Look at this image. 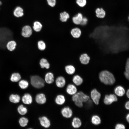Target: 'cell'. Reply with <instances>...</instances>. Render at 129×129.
Listing matches in <instances>:
<instances>
[{"label": "cell", "mask_w": 129, "mask_h": 129, "mask_svg": "<svg viewBox=\"0 0 129 129\" xmlns=\"http://www.w3.org/2000/svg\"><path fill=\"white\" fill-rule=\"evenodd\" d=\"M13 38L12 31L9 29L0 28V48L5 49L7 43Z\"/></svg>", "instance_id": "cell-1"}, {"label": "cell", "mask_w": 129, "mask_h": 129, "mask_svg": "<svg viewBox=\"0 0 129 129\" xmlns=\"http://www.w3.org/2000/svg\"><path fill=\"white\" fill-rule=\"evenodd\" d=\"M99 78L100 81L107 85H112L116 82V80L113 74L107 70L102 71L99 73Z\"/></svg>", "instance_id": "cell-2"}, {"label": "cell", "mask_w": 129, "mask_h": 129, "mask_svg": "<svg viewBox=\"0 0 129 129\" xmlns=\"http://www.w3.org/2000/svg\"><path fill=\"white\" fill-rule=\"evenodd\" d=\"M90 98L89 96L80 91L73 95L72 99L76 106L81 108L83 106V103L87 101Z\"/></svg>", "instance_id": "cell-3"}, {"label": "cell", "mask_w": 129, "mask_h": 129, "mask_svg": "<svg viewBox=\"0 0 129 129\" xmlns=\"http://www.w3.org/2000/svg\"><path fill=\"white\" fill-rule=\"evenodd\" d=\"M30 82L32 86L36 88H42L45 85L44 80L38 75L31 76L30 77Z\"/></svg>", "instance_id": "cell-4"}, {"label": "cell", "mask_w": 129, "mask_h": 129, "mask_svg": "<svg viewBox=\"0 0 129 129\" xmlns=\"http://www.w3.org/2000/svg\"><path fill=\"white\" fill-rule=\"evenodd\" d=\"M91 98L94 102L96 105L99 104L101 97V94L96 89H93L91 92Z\"/></svg>", "instance_id": "cell-5"}, {"label": "cell", "mask_w": 129, "mask_h": 129, "mask_svg": "<svg viewBox=\"0 0 129 129\" xmlns=\"http://www.w3.org/2000/svg\"><path fill=\"white\" fill-rule=\"evenodd\" d=\"M118 100L115 94H111L106 95L105 96L103 100L104 103L107 105H109L114 102Z\"/></svg>", "instance_id": "cell-6"}, {"label": "cell", "mask_w": 129, "mask_h": 129, "mask_svg": "<svg viewBox=\"0 0 129 129\" xmlns=\"http://www.w3.org/2000/svg\"><path fill=\"white\" fill-rule=\"evenodd\" d=\"M32 30L31 27L29 26L26 25L22 28V35L24 37L28 38L32 34Z\"/></svg>", "instance_id": "cell-7"}, {"label": "cell", "mask_w": 129, "mask_h": 129, "mask_svg": "<svg viewBox=\"0 0 129 129\" xmlns=\"http://www.w3.org/2000/svg\"><path fill=\"white\" fill-rule=\"evenodd\" d=\"M62 115L64 117L69 118H71L73 114V112L71 109L68 107L63 108L61 111Z\"/></svg>", "instance_id": "cell-8"}, {"label": "cell", "mask_w": 129, "mask_h": 129, "mask_svg": "<svg viewBox=\"0 0 129 129\" xmlns=\"http://www.w3.org/2000/svg\"><path fill=\"white\" fill-rule=\"evenodd\" d=\"M41 125L45 128H49L50 126V122L49 120L46 117L43 116L39 118Z\"/></svg>", "instance_id": "cell-9"}, {"label": "cell", "mask_w": 129, "mask_h": 129, "mask_svg": "<svg viewBox=\"0 0 129 129\" xmlns=\"http://www.w3.org/2000/svg\"><path fill=\"white\" fill-rule=\"evenodd\" d=\"M36 102L39 104H43L46 102V98L45 95L43 93L37 94L35 97Z\"/></svg>", "instance_id": "cell-10"}, {"label": "cell", "mask_w": 129, "mask_h": 129, "mask_svg": "<svg viewBox=\"0 0 129 129\" xmlns=\"http://www.w3.org/2000/svg\"><path fill=\"white\" fill-rule=\"evenodd\" d=\"M66 83L64 78L62 76L57 77L55 80V84L57 87L60 88L63 87Z\"/></svg>", "instance_id": "cell-11"}, {"label": "cell", "mask_w": 129, "mask_h": 129, "mask_svg": "<svg viewBox=\"0 0 129 129\" xmlns=\"http://www.w3.org/2000/svg\"><path fill=\"white\" fill-rule=\"evenodd\" d=\"M66 92L69 95H73L77 92V89L75 85L70 84L68 85L66 89Z\"/></svg>", "instance_id": "cell-12"}, {"label": "cell", "mask_w": 129, "mask_h": 129, "mask_svg": "<svg viewBox=\"0 0 129 129\" xmlns=\"http://www.w3.org/2000/svg\"><path fill=\"white\" fill-rule=\"evenodd\" d=\"M70 33L74 38H78L80 37L81 35V30L78 27H75L71 30Z\"/></svg>", "instance_id": "cell-13"}, {"label": "cell", "mask_w": 129, "mask_h": 129, "mask_svg": "<svg viewBox=\"0 0 129 129\" xmlns=\"http://www.w3.org/2000/svg\"><path fill=\"white\" fill-rule=\"evenodd\" d=\"M114 92L115 94L119 97L123 96L125 93V90L124 88L121 86L116 87L114 89Z\"/></svg>", "instance_id": "cell-14"}, {"label": "cell", "mask_w": 129, "mask_h": 129, "mask_svg": "<svg viewBox=\"0 0 129 129\" xmlns=\"http://www.w3.org/2000/svg\"><path fill=\"white\" fill-rule=\"evenodd\" d=\"M83 17L82 14L79 13L76 16H73L72 18L73 23L76 25L80 24Z\"/></svg>", "instance_id": "cell-15"}, {"label": "cell", "mask_w": 129, "mask_h": 129, "mask_svg": "<svg viewBox=\"0 0 129 129\" xmlns=\"http://www.w3.org/2000/svg\"><path fill=\"white\" fill-rule=\"evenodd\" d=\"M90 59V57L86 53L82 54L79 57L80 62L84 64H88L89 62Z\"/></svg>", "instance_id": "cell-16"}, {"label": "cell", "mask_w": 129, "mask_h": 129, "mask_svg": "<svg viewBox=\"0 0 129 129\" xmlns=\"http://www.w3.org/2000/svg\"><path fill=\"white\" fill-rule=\"evenodd\" d=\"M72 81L75 85L79 86L83 83V80L81 76L79 75H76L73 76L72 79Z\"/></svg>", "instance_id": "cell-17"}, {"label": "cell", "mask_w": 129, "mask_h": 129, "mask_svg": "<svg viewBox=\"0 0 129 129\" xmlns=\"http://www.w3.org/2000/svg\"><path fill=\"white\" fill-rule=\"evenodd\" d=\"M22 100L24 103L27 104H30L32 102V97L30 94L26 93L22 97Z\"/></svg>", "instance_id": "cell-18"}, {"label": "cell", "mask_w": 129, "mask_h": 129, "mask_svg": "<svg viewBox=\"0 0 129 129\" xmlns=\"http://www.w3.org/2000/svg\"><path fill=\"white\" fill-rule=\"evenodd\" d=\"M45 82L48 84H51L54 81V76L53 74L50 72L47 73L45 76Z\"/></svg>", "instance_id": "cell-19"}, {"label": "cell", "mask_w": 129, "mask_h": 129, "mask_svg": "<svg viewBox=\"0 0 129 129\" xmlns=\"http://www.w3.org/2000/svg\"><path fill=\"white\" fill-rule=\"evenodd\" d=\"M95 13L96 16L99 18H104L106 15V12L105 10L102 8H97L95 10Z\"/></svg>", "instance_id": "cell-20"}, {"label": "cell", "mask_w": 129, "mask_h": 129, "mask_svg": "<svg viewBox=\"0 0 129 129\" xmlns=\"http://www.w3.org/2000/svg\"><path fill=\"white\" fill-rule=\"evenodd\" d=\"M81 122L79 118L75 117L73 119L72 122V125L74 128H78L81 126Z\"/></svg>", "instance_id": "cell-21"}, {"label": "cell", "mask_w": 129, "mask_h": 129, "mask_svg": "<svg viewBox=\"0 0 129 129\" xmlns=\"http://www.w3.org/2000/svg\"><path fill=\"white\" fill-rule=\"evenodd\" d=\"M65 98L64 96L61 94L58 95L55 99V102L56 103L59 105L63 104L65 102Z\"/></svg>", "instance_id": "cell-22"}, {"label": "cell", "mask_w": 129, "mask_h": 129, "mask_svg": "<svg viewBox=\"0 0 129 129\" xmlns=\"http://www.w3.org/2000/svg\"><path fill=\"white\" fill-rule=\"evenodd\" d=\"M16 45V42L14 40H11L7 43L6 45V47L9 50L12 51L15 48Z\"/></svg>", "instance_id": "cell-23"}, {"label": "cell", "mask_w": 129, "mask_h": 129, "mask_svg": "<svg viewBox=\"0 0 129 129\" xmlns=\"http://www.w3.org/2000/svg\"><path fill=\"white\" fill-rule=\"evenodd\" d=\"M23 10L20 7H17L15 9L13 14L15 16L19 17L22 16L24 15Z\"/></svg>", "instance_id": "cell-24"}, {"label": "cell", "mask_w": 129, "mask_h": 129, "mask_svg": "<svg viewBox=\"0 0 129 129\" xmlns=\"http://www.w3.org/2000/svg\"><path fill=\"white\" fill-rule=\"evenodd\" d=\"M39 64L42 68H45L48 69L50 67L49 64L47 59L44 58H42L40 60Z\"/></svg>", "instance_id": "cell-25"}, {"label": "cell", "mask_w": 129, "mask_h": 129, "mask_svg": "<svg viewBox=\"0 0 129 129\" xmlns=\"http://www.w3.org/2000/svg\"><path fill=\"white\" fill-rule=\"evenodd\" d=\"M65 69L66 73L70 75L73 74L75 71V67L72 65L66 66L65 67Z\"/></svg>", "instance_id": "cell-26"}, {"label": "cell", "mask_w": 129, "mask_h": 129, "mask_svg": "<svg viewBox=\"0 0 129 129\" xmlns=\"http://www.w3.org/2000/svg\"><path fill=\"white\" fill-rule=\"evenodd\" d=\"M20 100V96L17 94H11L9 97V100L11 102L14 103L19 102Z\"/></svg>", "instance_id": "cell-27"}, {"label": "cell", "mask_w": 129, "mask_h": 129, "mask_svg": "<svg viewBox=\"0 0 129 129\" xmlns=\"http://www.w3.org/2000/svg\"><path fill=\"white\" fill-rule=\"evenodd\" d=\"M60 20L62 22H65L70 18L69 14L66 11L61 13L60 14Z\"/></svg>", "instance_id": "cell-28"}, {"label": "cell", "mask_w": 129, "mask_h": 129, "mask_svg": "<svg viewBox=\"0 0 129 129\" xmlns=\"http://www.w3.org/2000/svg\"><path fill=\"white\" fill-rule=\"evenodd\" d=\"M91 121L92 123L93 124L97 125L100 124L101 122L100 117L98 115H95L91 117Z\"/></svg>", "instance_id": "cell-29"}, {"label": "cell", "mask_w": 129, "mask_h": 129, "mask_svg": "<svg viewBox=\"0 0 129 129\" xmlns=\"http://www.w3.org/2000/svg\"><path fill=\"white\" fill-rule=\"evenodd\" d=\"M124 74L126 79L129 81V59H128L126 61Z\"/></svg>", "instance_id": "cell-30"}, {"label": "cell", "mask_w": 129, "mask_h": 129, "mask_svg": "<svg viewBox=\"0 0 129 129\" xmlns=\"http://www.w3.org/2000/svg\"><path fill=\"white\" fill-rule=\"evenodd\" d=\"M42 25L41 23L38 21H35L33 23V29L36 32H39L42 29Z\"/></svg>", "instance_id": "cell-31"}, {"label": "cell", "mask_w": 129, "mask_h": 129, "mask_svg": "<svg viewBox=\"0 0 129 129\" xmlns=\"http://www.w3.org/2000/svg\"><path fill=\"white\" fill-rule=\"evenodd\" d=\"M21 78V75L19 73H15L11 75L10 80L13 82H17L20 80Z\"/></svg>", "instance_id": "cell-32"}, {"label": "cell", "mask_w": 129, "mask_h": 129, "mask_svg": "<svg viewBox=\"0 0 129 129\" xmlns=\"http://www.w3.org/2000/svg\"><path fill=\"white\" fill-rule=\"evenodd\" d=\"M17 110L19 113L21 115H24L27 112V108L24 107L22 105L19 106L17 108Z\"/></svg>", "instance_id": "cell-33"}, {"label": "cell", "mask_w": 129, "mask_h": 129, "mask_svg": "<svg viewBox=\"0 0 129 129\" xmlns=\"http://www.w3.org/2000/svg\"><path fill=\"white\" fill-rule=\"evenodd\" d=\"M28 122V119L25 117H22L20 118L19 120V124L22 127H24L27 126Z\"/></svg>", "instance_id": "cell-34"}, {"label": "cell", "mask_w": 129, "mask_h": 129, "mask_svg": "<svg viewBox=\"0 0 129 129\" xmlns=\"http://www.w3.org/2000/svg\"><path fill=\"white\" fill-rule=\"evenodd\" d=\"M19 85L21 88L22 89H25L28 86V82L26 81L22 80L21 81L19 82Z\"/></svg>", "instance_id": "cell-35"}, {"label": "cell", "mask_w": 129, "mask_h": 129, "mask_svg": "<svg viewBox=\"0 0 129 129\" xmlns=\"http://www.w3.org/2000/svg\"><path fill=\"white\" fill-rule=\"evenodd\" d=\"M38 48L41 50H44L46 47V45L44 42L42 40L38 41Z\"/></svg>", "instance_id": "cell-36"}, {"label": "cell", "mask_w": 129, "mask_h": 129, "mask_svg": "<svg viewBox=\"0 0 129 129\" xmlns=\"http://www.w3.org/2000/svg\"><path fill=\"white\" fill-rule=\"evenodd\" d=\"M76 2L79 6L83 7L86 5V0H76Z\"/></svg>", "instance_id": "cell-37"}, {"label": "cell", "mask_w": 129, "mask_h": 129, "mask_svg": "<svg viewBox=\"0 0 129 129\" xmlns=\"http://www.w3.org/2000/svg\"><path fill=\"white\" fill-rule=\"evenodd\" d=\"M48 5L52 7H54L56 5V0H47Z\"/></svg>", "instance_id": "cell-38"}, {"label": "cell", "mask_w": 129, "mask_h": 129, "mask_svg": "<svg viewBox=\"0 0 129 129\" xmlns=\"http://www.w3.org/2000/svg\"><path fill=\"white\" fill-rule=\"evenodd\" d=\"M125 128L124 125L121 124H117L115 127V129H125Z\"/></svg>", "instance_id": "cell-39"}, {"label": "cell", "mask_w": 129, "mask_h": 129, "mask_svg": "<svg viewBox=\"0 0 129 129\" xmlns=\"http://www.w3.org/2000/svg\"><path fill=\"white\" fill-rule=\"evenodd\" d=\"M88 22L87 18L85 17H83L80 25L82 26H84L87 24Z\"/></svg>", "instance_id": "cell-40"}, {"label": "cell", "mask_w": 129, "mask_h": 129, "mask_svg": "<svg viewBox=\"0 0 129 129\" xmlns=\"http://www.w3.org/2000/svg\"><path fill=\"white\" fill-rule=\"evenodd\" d=\"M125 108L128 110L129 109V101H127L125 103Z\"/></svg>", "instance_id": "cell-41"}, {"label": "cell", "mask_w": 129, "mask_h": 129, "mask_svg": "<svg viewBox=\"0 0 129 129\" xmlns=\"http://www.w3.org/2000/svg\"><path fill=\"white\" fill-rule=\"evenodd\" d=\"M126 119L127 122L129 123V114L128 113L126 115Z\"/></svg>", "instance_id": "cell-42"}, {"label": "cell", "mask_w": 129, "mask_h": 129, "mask_svg": "<svg viewBox=\"0 0 129 129\" xmlns=\"http://www.w3.org/2000/svg\"><path fill=\"white\" fill-rule=\"evenodd\" d=\"M126 95L128 97V98H129V89L128 90H127L126 92Z\"/></svg>", "instance_id": "cell-43"}, {"label": "cell", "mask_w": 129, "mask_h": 129, "mask_svg": "<svg viewBox=\"0 0 129 129\" xmlns=\"http://www.w3.org/2000/svg\"><path fill=\"white\" fill-rule=\"evenodd\" d=\"M1 4H2V3L0 1V5H1Z\"/></svg>", "instance_id": "cell-44"}]
</instances>
